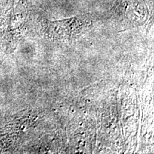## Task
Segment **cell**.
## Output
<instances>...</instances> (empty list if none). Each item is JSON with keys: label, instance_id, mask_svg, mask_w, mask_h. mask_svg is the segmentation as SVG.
<instances>
[{"label": "cell", "instance_id": "obj_1", "mask_svg": "<svg viewBox=\"0 0 154 154\" xmlns=\"http://www.w3.org/2000/svg\"><path fill=\"white\" fill-rule=\"evenodd\" d=\"M90 25V20L84 16L74 17L62 20L42 21L44 34L50 39L57 42H70L83 33Z\"/></svg>", "mask_w": 154, "mask_h": 154}]
</instances>
